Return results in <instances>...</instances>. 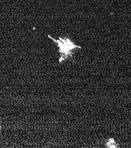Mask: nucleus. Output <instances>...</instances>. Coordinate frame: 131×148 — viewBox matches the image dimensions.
<instances>
[{
	"label": "nucleus",
	"mask_w": 131,
	"mask_h": 148,
	"mask_svg": "<svg viewBox=\"0 0 131 148\" xmlns=\"http://www.w3.org/2000/svg\"><path fill=\"white\" fill-rule=\"evenodd\" d=\"M48 37L55 42L59 48V52L60 54V58L59 61V63H63L67 58L71 57L73 54V51L76 49H80L82 48L80 46L76 45L73 42L71 41V40L67 37L62 38L60 37L59 40H55L50 35H48Z\"/></svg>",
	"instance_id": "f257e3e1"
},
{
	"label": "nucleus",
	"mask_w": 131,
	"mask_h": 148,
	"mask_svg": "<svg viewBox=\"0 0 131 148\" xmlns=\"http://www.w3.org/2000/svg\"><path fill=\"white\" fill-rule=\"evenodd\" d=\"M106 146L107 147H117V144L115 142L113 139L110 138L109 139L108 142L106 143Z\"/></svg>",
	"instance_id": "f03ea898"
},
{
	"label": "nucleus",
	"mask_w": 131,
	"mask_h": 148,
	"mask_svg": "<svg viewBox=\"0 0 131 148\" xmlns=\"http://www.w3.org/2000/svg\"><path fill=\"white\" fill-rule=\"evenodd\" d=\"M0 130H1V126H0Z\"/></svg>",
	"instance_id": "7ed1b4c3"
}]
</instances>
